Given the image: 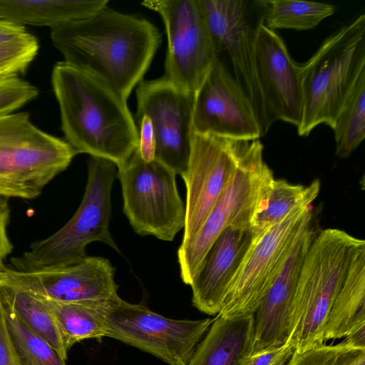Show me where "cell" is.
Here are the masks:
<instances>
[{"mask_svg":"<svg viewBox=\"0 0 365 365\" xmlns=\"http://www.w3.org/2000/svg\"><path fill=\"white\" fill-rule=\"evenodd\" d=\"M9 220L10 207L8 201L5 197L0 196V272L6 267L4 261L13 250L7 233Z\"/></svg>","mask_w":365,"mask_h":365,"instance_id":"obj_34","label":"cell"},{"mask_svg":"<svg viewBox=\"0 0 365 365\" xmlns=\"http://www.w3.org/2000/svg\"><path fill=\"white\" fill-rule=\"evenodd\" d=\"M364 240L344 230L318 232L306 254L292 310L287 341L296 351L323 344L327 317L355 249Z\"/></svg>","mask_w":365,"mask_h":365,"instance_id":"obj_4","label":"cell"},{"mask_svg":"<svg viewBox=\"0 0 365 365\" xmlns=\"http://www.w3.org/2000/svg\"><path fill=\"white\" fill-rule=\"evenodd\" d=\"M38 298L43 302L54 318L67 351L83 339H96L101 341L106 336L108 315L120 299L103 303L80 304Z\"/></svg>","mask_w":365,"mask_h":365,"instance_id":"obj_23","label":"cell"},{"mask_svg":"<svg viewBox=\"0 0 365 365\" xmlns=\"http://www.w3.org/2000/svg\"><path fill=\"white\" fill-rule=\"evenodd\" d=\"M365 71V16L361 14L322 43L300 65L303 115L301 136L317 125L333 128L361 73Z\"/></svg>","mask_w":365,"mask_h":365,"instance_id":"obj_3","label":"cell"},{"mask_svg":"<svg viewBox=\"0 0 365 365\" xmlns=\"http://www.w3.org/2000/svg\"><path fill=\"white\" fill-rule=\"evenodd\" d=\"M212 319H173L120 299L110 309L106 336L147 353L168 365H187Z\"/></svg>","mask_w":365,"mask_h":365,"instance_id":"obj_12","label":"cell"},{"mask_svg":"<svg viewBox=\"0 0 365 365\" xmlns=\"http://www.w3.org/2000/svg\"><path fill=\"white\" fill-rule=\"evenodd\" d=\"M78 152L34 125L26 112L0 117V196L32 200Z\"/></svg>","mask_w":365,"mask_h":365,"instance_id":"obj_6","label":"cell"},{"mask_svg":"<svg viewBox=\"0 0 365 365\" xmlns=\"http://www.w3.org/2000/svg\"><path fill=\"white\" fill-rule=\"evenodd\" d=\"M336 155L346 158L365 137V71L356 82L332 128Z\"/></svg>","mask_w":365,"mask_h":365,"instance_id":"obj_26","label":"cell"},{"mask_svg":"<svg viewBox=\"0 0 365 365\" xmlns=\"http://www.w3.org/2000/svg\"><path fill=\"white\" fill-rule=\"evenodd\" d=\"M292 344H284L251 354L245 365H287L293 352Z\"/></svg>","mask_w":365,"mask_h":365,"instance_id":"obj_32","label":"cell"},{"mask_svg":"<svg viewBox=\"0 0 365 365\" xmlns=\"http://www.w3.org/2000/svg\"><path fill=\"white\" fill-rule=\"evenodd\" d=\"M255 68L269 126L280 120L298 128L303 115L300 65L281 37L264 24L256 38Z\"/></svg>","mask_w":365,"mask_h":365,"instance_id":"obj_17","label":"cell"},{"mask_svg":"<svg viewBox=\"0 0 365 365\" xmlns=\"http://www.w3.org/2000/svg\"><path fill=\"white\" fill-rule=\"evenodd\" d=\"M2 301L6 326L20 365H66L57 352L25 327L3 298Z\"/></svg>","mask_w":365,"mask_h":365,"instance_id":"obj_28","label":"cell"},{"mask_svg":"<svg viewBox=\"0 0 365 365\" xmlns=\"http://www.w3.org/2000/svg\"><path fill=\"white\" fill-rule=\"evenodd\" d=\"M313 214L312 205L297 207L252 243L217 314L236 317L255 314Z\"/></svg>","mask_w":365,"mask_h":365,"instance_id":"obj_11","label":"cell"},{"mask_svg":"<svg viewBox=\"0 0 365 365\" xmlns=\"http://www.w3.org/2000/svg\"><path fill=\"white\" fill-rule=\"evenodd\" d=\"M38 50V41L29 33L14 41L0 45V71L10 76H18L25 72Z\"/></svg>","mask_w":365,"mask_h":365,"instance_id":"obj_30","label":"cell"},{"mask_svg":"<svg viewBox=\"0 0 365 365\" xmlns=\"http://www.w3.org/2000/svg\"><path fill=\"white\" fill-rule=\"evenodd\" d=\"M115 272L108 259L88 256L78 263L58 267L30 271L5 267L0 272V284L60 302L103 303L120 299Z\"/></svg>","mask_w":365,"mask_h":365,"instance_id":"obj_14","label":"cell"},{"mask_svg":"<svg viewBox=\"0 0 365 365\" xmlns=\"http://www.w3.org/2000/svg\"><path fill=\"white\" fill-rule=\"evenodd\" d=\"M259 139L248 140L228 185L198 232L182 242L177 252L182 282L190 285L206 253L229 226H250L274 180Z\"/></svg>","mask_w":365,"mask_h":365,"instance_id":"obj_7","label":"cell"},{"mask_svg":"<svg viewBox=\"0 0 365 365\" xmlns=\"http://www.w3.org/2000/svg\"><path fill=\"white\" fill-rule=\"evenodd\" d=\"M38 93L34 86L18 76L0 78V117L12 113Z\"/></svg>","mask_w":365,"mask_h":365,"instance_id":"obj_31","label":"cell"},{"mask_svg":"<svg viewBox=\"0 0 365 365\" xmlns=\"http://www.w3.org/2000/svg\"><path fill=\"white\" fill-rule=\"evenodd\" d=\"M116 168L108 160L91 157L85 192L73 216L51 236L34 242L22 256L13 258L15 269L37 270L78 263L88 257L86 246L93 242L119 252L109 231Z\"/></svg>","mask_w":365,"mask_h":365,"instance_id":"obj_5","label":"cell"},{"mask_svg":"<svg viewBox=\"0 0 365 365\" xmlns=\"http://www.w3.org/2000/svg\"><path fill=\"white\" fill-rule=\"evenodd\" d=\"M253 242L250 226H229L206 253L190 286L192 305L217 315L231 282Z\"/></svg>","mask_w":365,"mask_h":365,"instance_id":"obj_19","label":"cell"},{"mask_svg":"<svg viewBox=\"0 0 365 365\" xmlns=\"http://www.w3.org/2000/svg\"><path fill=\"white\" fill-rule=\"evenodd\" d=\"M135 116L148 117L155 140V160L176 175L187 170L192 137L195 94L162 77L142 81L136 89Z\"/></svg>","mask_w":365,"mask_h":365,"instance_id":"obj_15","label":"cell"},{"mask_svg":"<svg viewBox=\"0 0 365 365\" xmlns=\"http://www.w3.org/2000/svg\"><path fill=\"white\" fill-rule=\"evenodd\" d=\"M0 365H20L6 326L0 284Z\"/></svg>","mask_w":365,"mask_h":365,"instance_id":"obj_33","label":"cell"},{"mask_svg":"<svg viewBox=\"0 0 365 365\" xmlns=\"http://www.w3.org/2000/svg\"><path fill=\"white\" fill-rule=\"evenodd\" d=\"M344 341L353 346L365 349V325L349 333Z\"/></svg>","mask_w":365,"mask_h":365,"instance_id":"obj_36","label":"cell"},{"mask_svg":"<svg viewBox=\"0 0 365 365\" xmlns=\"http://www.w3.org/2000/svg\"><path fill=\"white\" fill-rule=\"evenodd\" d=\"M287 365H365V349L344 341L337 344L325 343L294 352Z\"/></svg>","mask_w":365,"mask_h":365,"instance_id":"obj_29","label":"cell"},{"mask_svg":"<svg viewBox=\"0 0 365 365\" xmlns=\"http://www.w3.org/2000/svg\"><path fill=\"white\" fill-rule=\"evenodd\" d=\"M28 33L24 26L0 16V45L19 39Z\"/></svg>","mask_w":365,"mask_h":365,"instance_id":"obj_35","label":"cell"},{"mask_svg":"<svg viewBox=\"0 0 365 365\" xmlns=\"http://www.w3.org/2000/svg\"><path fill=\"white\" fill-rule=\"evenodd\" d=\"M1 293L4 301L25 327L47 343L66 361L68 351L54 318L43 302L31 294L1 284Z\"/></svg>","mask_w":365,"mask_h":365,"instance_id":"obj_25","label":"cell"},{"mask_svg":"<svg viewBox=\"0 0 365 365\" xmlns=\"http://www.w3.org/2000/svg\"><path fill=\"white\" fill-rule=\"evenodd\" d=\"M7 77H14V76H10L8 74H6V73L0 71V78H7Z\"/></svg>","mask_w":365,"mask_h":365,"instance_id":"obj_37","label":"cell"},{"mask_svg":"<svg viewBox=\"0 0 365 365\" xmlns=\"http://www.w3.org/2000/svg\"><path fill=\"white\" fill-rule=\"evenodd\" d=\"M319 190L320 182L318 180L304 186L291 184L285 180L274 179L262 207L251 220L252 243L269 228L281 222L294 208L312 205Z\"/></svg>","mask_w":365,"mask_h":365,"instance_id":"obj_24","label":"cell"},{"mask_svg":"<svg viewBox=\"0 0 365 365\" xmlns=\"http://www.w3.org/2000/svg\"><path fill=\"white\" fill-rule=\"evenodd\" d=\"M61 129L78 152L122 168L138 149V130L126 101L91 75L64 61L51 76Z\"/></svg>","mask_w":365,"mask_h":365,"instance_id":"obj_2","label":"cell"},{"mask_svg":"<svg viewBox=\"0 0 365 365\" xmlns=\"http://www.w3.org/2000/svg\"><path fill=\"white\" fill-rule=\"evenodd\" d=\"M255 314H217L187 365H245L251 354Z\"/></svg>","mask_w":365,"mask_h":365,"instance_id":"obj_20","label":"cell"},{"mask_svg":"<svg viewBox=\"0 0 365 365\" xmlns=\"http://www.w3.org/2000/svg\"><path fill=\"white\" fill-rule=\"evenodd\" d=\"M313 215L302 229L283 267L255 314L251 354L282 345L289 340L292 304L302 267L318 233Z\"/></svg>","mask_w":365,"mask_h":365,"instance_id":"obj_18","label":"cell"},{"mask_svg":"<svg viewBox=\"0 0 365 365\" xmlns=\"http://www.w3.org/2000/svg\"><path fill=\"white\" fill-rule=\"evenodd\" d=\"M64 62L96 78L125 101L142 81L161 43L148 20L108 6L51 29Z\"/></svg>","mask_w":365,"mask_h":365,"instance_id":"obj_1","label":"cell"},{"mask_svg":"<svg viewBox=\"0 0 365 365\" xmlns=\"http://www.w3.org/2000/svg\"><path fill=\"white\" fill-rule=\"evenodd\" d=\"M248 140L194 133L186 172L182 242L192 238L228 185Z\"/></svg>","mask_w":365,"mask_h":365,"instance_id":"obj_13","label":"cell"},{"mask_svg":"<svg viewBox=\"0 0 365 365\" xmlns=\"http://www.w3.org/2000/svg\"><path fill=\"white\" fill-rule=\"evenodd\" d=\"M116 177L121 185L123 212L134 231L173 241L185 221L176 174L156 160L144 161L136 150L118 168Z\"/></svg>","mask_w":365,"mask_h":365,"instance_id":"obj_9","label":"cell"},{"mask_svg":"<svg viewBox=\"0 0 365 365\" xmlns=\"http://www.w3.org/2000/svg\"><path fill=\"white\" fill-rule=\"evenodd\" d=\"M192 129L234 140L262 137L250 100L218 58L195 93Z\"/></svg>","mask_w":365,"mask_h":365,"instance_id":"obj_16","label":"cell"},{"mask_svg":"<svg viewBox=\"0 0 365 365\" xmlns=\"http://www.w3.org/2000/svg\"><path fill=\"white\" fill-rule=\"evenodd\" d=\"M217 56H226L227 68L250 100L262 136L269 130L267 111L255 68V42L264 24L267 0H199Z\"/></svg>","mask_w":365,"mask_h":365,"instance_id":"obj_8","label":"cell"},{"mask_svg":"<svg viewBox=\"0 0 365 365\" xmlns=\"http://www.w3.org/2000/svg\"><path fill=\"white\" fill-rule=\"evenodd\" d=\"M365 325V242L355 249L346 277L330 309L324 341L345 337Z\"/></svg>","mask_w":365,"mask_h":365,"instance_id":"obj_21","label":"cell"},{"mask_svg":"<svg viewBox=\"0 0 365 365\" xmlns=\"http://www.w3.org/2000/svg\"><path fill=\"white\" fill-rule=\"evenodd\" d=\"M108 0H0V16L24 26H56L86 18Z\"/></svg>","mask_w":365,"mask_h":365,"instance_id":"obj_22","label":"cell"},{"mask_svg":"<svg viewBox=\"0 0 365 365\" xmlns=\"http://www.w3.org/2000/svg\"><path fill=\"white\" fill-rule=\"evenodd\" d=\"M334 12V6L329 4L299 0L267 1L264 23L267 28L272 30H309L316 27Z\"/></svg>","mask_w":365,"mask_h":365,"instance_id":"obj_27","label":"cell"},{"mask_svg":"<svg viewBox=\"0 0 365 365\" xmlns=\"http://www.w3.org/2000/svg\"><path fill=\"white\" fill-rule=\"evenodd\" d=\"M141 4L158 13L165 25L163 77L195 94L217 58L199 0H145Z\"/></svg>","mask_w":365,"mask_h":365,"instance_id":"obj_10","label":"cell"}]
</instances>
